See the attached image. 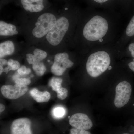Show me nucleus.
Returning <instances> with one entry per match:
<instances>
[{"label":"nucleus","mask_w":134,"mask_h":134,"mask_svg":"<svg viewBox=\"0 0 134 134\" xmlns=\"http://www.w3.org/2000/svg\"><path fill=\"white\" fill-rule=\"evenodd\" d=\"M108 29L107 20L103 17L96 15L89 20L84 26L83 34L86 40L94 42L104 37Z\"/></svg>","instance_id":"f257e3e1"},{"label":"nucleus","mask_w":134,"mask_h":134,"mask_svg":"<svg viewBox=\"0 0 134 134\" xmlns=\"http://www.w3.org/2000/svg\"><path fill=\"white\" fill-rule=\"evenodd\" d=\"M111 63L109 54L104 50L92 53L86 62V71L90 76L94 78L99 76L108 69Z\"/></svg>","instance_id":"f03ea898"},{"label":"nucleus","mask_w":134,"mask_h":134,"mask_svg":"<svg viewBox=\"0 0 134 134\" xmlns=\"http://www.w3.org/2000/svg\"><path fill=\"white\" fill-rule=\"evenodd\" d=\"M69 26V22L66 18L63 16L59 18L46 36L48 43L54 46L60 44L67 33Z\"/></svg>","instance_id":"7ed1b4c3"},{"label":"nucleus","mask_w":134,"mask_h":134,"mask_svg":"<svg viewBox=\"0 0 134 134\" xmlns=\"http://www.w3.org/2000/svg\"><path fill=\"white\" fill-rule=\"evenodd\" d=\"M55 16L50 13H46L39 17L32 30L33 36L41 38L47 35L52 30L57 21Z\"/></svg>","instance_id":"20e7f679"},{"label":"nucleus","mask_w":134,"mask_h":134,"mask_svg":"<svg viewBox=\"0 0 134 134\" xmlns=\"http://www.w3.org/2000/svg\"><path fill=\"white\" fill-rule=\"evenodd\" d=\"M132 86L127 81H123L117 85L115 88L114 104L117 108H121L128 103L131 93Z\"/></svg>","instance_id":"39448f33"},{"label":"nucleus","mask_w":134,"mask_h":134,"mask_svg":"<svg viewBox=\"0 0 134 134\" xmlns=\"http://www.w3.org/2000/svg\"><path fill=\"white\" fill-rule=\"evenodd\" d=\"M74 65L67 53H59L55 55L54 62L51 68V72L55 75L60 76L63 74L67 69L71 68Z\"/></svg>","instance_id":"423d86ee"},{"label":"nucleus","mask_w":134,"mask_h":134,"mask_svg":"<svg viewBox=\"0 0 134 134\" xmlns=\"http://www.w3.org/2000/svg\"><path fill=\"white\" fill-rule=\"evenodd\" d=\"M28 90L27 86L15 84L14 85H5L1 87L3 96L9 99H16L21 97Z\"/></svg>","instance_id":"0eeeda50"},{"label":"nucleus","mask_w":134,"mask_h":134,"mask_svg":"<svg viewBox=\"0 0 134 134\" xmlns=\"http://www.w3.org/2000/svg\"><path fill=\"white\" fill-rule=\"evenodd\" d=\"M31 122L29 118L16 119L10 126V134H33L31 129Z\"/></svg>","instance_id":"6e6552de"},{"label":"nucleus","mask_w":134,"mask_h":134,"mask_svg":"<svg viewBox=\"0 0 134 134\" xmlns=\"http://www.w3.org/2000/svg\"><path fill=\"white\" fill-rule=\"evenodd\" d=\"M69 123L73 128L87 130L93 126V123L87 115L82 113H77L72 115L69 120Z\"/></svg>","instance_id":"1a4fd4ad"},{"label":"nucleus","mask_w":134,"mask_h":134,"mask_svg":"<svg viewBox=\"0 0 134 134\" xmlns=\"http://www.w3.org/2000/svg\"><path fill=\"white\" fill-rule=\"evenodd\" d=\"M62 79L60 78L53 77L49 81V85L53 90L56 92L57 97L60 100H64L68 96V91L66 88L62 87Z\"/></svg>","instance_id":"9d476101"},{"label":"nucleus","mask_w":134,"mask_h":134,"mask_svg":"<svg viewBox=\"0 0 134 134\" xmlns=\"http://www.w3.org/2000/svg\"><path fill=\"white\" fill-rule=\"evenodd\" d=\"M21 2L24 9L29 12H40L44 8L43 0H21Z\"/></svg>","instance_id":"9b49d317"},{"label":"nucleus","mask_w":134,"mask_h":134,"mask_svg":"<svg viewBox=\"0 0 134 134\" xmlns=\"http://www.w3.org/2000/svg\"><path fill=\"white\" fill-rule=\"evenodd\" d=\"M47 55V53L45 51L36 48L34 51V54L30 53L26 54V60L29 64L32 65L36 63L41 62L46 59Z\"/></svg>","instance_id":"f8f14e48"},{"label":"nucleus","mask_w":134,"mask_h":134,"mask_svg":"<svg viewBox=\"0 0 134 134\" xmlns=\"http://www.w3.org/2000/svg\"><path fill=\"white\" fill-rule=\"evenodd\" d=\"M18 33L15 26L3 21L0 22V35L1 36H12Z\"/></svg>","instance_id":"ddd939ff"},{"label":"nucleus","mask_w":134,"mask_h":134,"mask_svg":"<svg viewBox=\"0 0 134 134\" xmlns=\"http://www.w3.org/2000/svg\"><path fill=\"white\" fill-rule=\"evenodd\" d=\"M30 94L34 99L38 103L48 102L51 96L48 91H40L38 89L34 88L30 91Z\"/></svg>","instance_id":"4468645a"},{"label":"nucleus","mask_w":134,"mask_h":134,"mask_svg":"<svg viewBox=\"0 0 134 134\" xmlns=\"http://www.w3.org/2000/svg\"><path fill=\"white\" fill-rule=\"evenodd\" d=\"M15 51V46L13 42L8 40L0 44V58H2L12 55Z\"/></svg>","instance_id":"2eb2a0df"},{"label":"nucleus","mask_w":134,"mask_h":134,"mask_svg":"<svg viewBox=\"0 0 134 134\" xmlns=\"http://www.w3.org/2000/svg\"><path fill=\"white\" fill-rule=\"evenodd\" d=\"M67 111L66 108L61 105H58L53 108L52 111V115L54 119H62L66 114Z\"/></svg>","instance_id":"dca6fc26"},{"label":"nucleus","mask_w":134,"mask_h":134,"mask_svg":"<svg viewBox=\"0 0 134 134\" xmlns=\"http://www.w3.org/2000/svg\"><path fill=\"white\" fill-rule=\"evenodd\" d=\"M32 69L37 76H41L44 74L46 68L42 62L36 63L32 65Z\"/></svg>","instance_id":"f3484780"},{"label":"nucleus","mask_w":134,"mask_h":134,"mask_svg":"<svg viewBox=\"0 0 134 134\" xmlns=\"http://www.w3.org/2000/svg\"><path fill=\"white\" fill-rule=\"evenodd\" d=\"M20 67V64L19 62L10 59L8 61L7 66L4 68V72L7 73L10 70H16L19 69Z\"/></svg>","instance_id":"a211bd4d"},{"label":"nucleus","mask_w":134,"mask_h":134,"mask_svg":"<svg viewBox=\"0 0 134 134\" xmlns=\"http://www.w3.org/2000/svg\"><path fill=\"white\" fill-rule=\"evenodd\" d=\"M126 33L128 37H131L134 36V15L127 26Z\"/></svg>","instance_id":"6ab92c4d"},{"label":"nucleus","mask_w":134,"mask_h":134,"mask_svg":"<svg viewBox=\"0 0 134 134\" xmlns=\"http://www.w3.org/2000/svg\"><path fill=\"white\" fill-rule=\"evenodd\" d=\"M15 84L27 86L30 84L31 81L29 78H17L15 79Z\"/></svg>","instance_id":"aec40b11"},{"label":"nucleus","mask_w":134,"mask_h":134,"mask_svg":"<svg viewBox=\"0 0 134 134\" xmlns=\"http://www.w3.org/2000/svg\"><path fill=\"white\" fill-rule=\"evenodd\" d=\"M17 72L19 74L21 75H28L31 72V70L29 68H26L25 66H22L17 70Z\"/></svg>","instance_id":"412c9836"},{"label":"nucleus","mask_w":134,"mask_h":134,"mask_svg":"<svg viewBox=\"0 0 134 134\" xmlns=\"http://www.w3.org/2000/svg\"><path fill=\"white\" fill-rule=\"evenodd\" d=\"M70 134H91L88 131L84 130L77 129H71L70 130Z\"/></svg>","instance_id":"4be33fe9"},{"label":"nucleus","mask_w":134,"mask_h":134,"mask_svg":"<svg viewBox=\"0 0 134 134\" xmlns=\"http://www.w3.org/2000/svg\"><path fill=\"white\" fill-rule=\"evenodd\" d=\"M129 50L131 52V55L134 58V43H131L129 46Z\"/></svg>","instance_id":"5701e85b"},{"label":"nucleus","mask_w":134,"mask_h":134,"mask_svg":"<svg viewBox=\"0 0 134 134\" xmlns=\"http://www.w3.org/2000/svg\"><path fill=\"white\" fill-rule=\"evenodd\" d=\"M8 61L7 60L1 58L0 59V66L3 67V66L8 65Z\"/></svg>","instance_id":"b1692460"},{"label":"nucleus","mask_w":134,"mask_h":134,"mask_svg":"<svg viewBox=\"0 0 134 134\" xmlns=\"http://www.w3.org/2000/svg\"><path fill=\"white\" fill-rule=\"evenodd\" d=\"M128 65L130 69L132 70V71L134 72V59L133 60V61L130 62L128 64Z\"/></svg>","instance_id":"393cba45"},{"label":"nucleus","mask_w":134,"mask_h":134,"mask_svg":"<svg viewBox=\"0 0 134 134\" xmlns=\"http://www.w3.org/2000/svg\"><path fill=\"white\" fill-rule=\"evenodd\" d=\"M5 105H3L2 104H0V112L1 113L2 112L5 110Z\"/></svg>","instance_id":"a878e982"},{"label":"nucleus","mask_w":134,"mask_h":134,"mask_svg":"<svg viewBox=\"0 0 134 134\" xmlns=\"http://www.w3.org/2000/svg\"><path fill=\"white\" fill-rule=\"evenodd\" d=\"M93 1L96 2L98 3H103L106 2L108 0H93Z\"/></svg>","instance_id":"bb28decb"},{"label":"nucleus","mask_w":134,"mask_h":134,"mask_svg":"<svg viewBox=\"0 0 134 134\" xmlns=\"http://www.w3.org/2000/svg\"><path fill=\"white\" fill-rule=\"evenodd\" d=\"M128 134V133H124V134Z\"/></svg>","instance_id":"cd10ccee"}]
</instances>
